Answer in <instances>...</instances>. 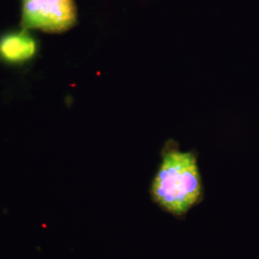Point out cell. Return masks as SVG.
<instances>
[{
  "label": "cell",
  "instance_id": "7a4b0ae2",
  "mask_svg": "<svg viewBox=\"0 0 259 259\" xmlns=\"http://www.w3.org/2000/svg\"><path fill=\"white\" fill-rule=\"evenodd\" d=\"M24 29L63 33L73 27L77 9L73 0H21Z\"/></svg>",
  "mask_w": 259,
  "mask_h": 259
},
{
  "label": "cell",
  "instance_id": "6da1fadb",
  "mask_svg": "<svg viewBox=\"0 0 259 259\" xmlns=\"http://www.w3.org/2000/svg\"><path fill=\"white\" fill-rule=\"evenodd\" d=\"M151 198L163 211L185 217L204 198V186L192 152L167 146L151 185Z\"/></svg>",
  "mask_w": 259,
  "mask_h": 259
},
{
  "label": "cell",
  "instance_id": "3957f363",
  "mask_svg": "<svg viewBox=\"0 0 259 259\" xmlns=\"http://www.w3.org/2000/svg\"><path fill=\"white\" fill-rule=\"evenodd\" d=\"M37 41L26 29L13 31L0 37V60L10 65H20L37 53Z\"/></svg>",
  "mask_w": 259,
  "mask_h": 259
}]
</instances>
